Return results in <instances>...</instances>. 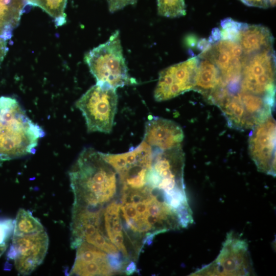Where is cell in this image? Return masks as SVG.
<instances>
[{
    "mask_svg": "<svg viewBox=\"0 0 276 276\" xmlns=\"http://www.w3.org/2000/svg\"><path fill=\"white\" fill-rule=\"evenodd\" d=\"M84 61L97 83L117 89L131 81L118 30L112 34L106 42L87 52Z\"/></svg>",
    "mask_w": 276,
    "mask_h": 276,
    "instance_id": "5b68a950",
    "label": "cell"
},
{
    "mask_svg": "<svg viewBox=\"0 0 276 276\" xmlns=\"http://www.w3.org/2000/svg\"><path fill=\"white\" fill-rule=\"evenodd\" d=\"M199 57L208 58L216 65L223 87L234 89L239 86L245 56L238 42L223 39L218 41Z\"/></svg>",
    "mask_w": 276,
    "mask_h": 276,
    "instance_id": "30bf717a",
    "label": "cell"
},
{
    "mask_svg": "<svg viewBox=\"0 0 276 276\" xmlns=\"http://www.w3.org/2000/svg\"><path fill=\"white\" fill-rule=\"evenodd\" d=\"M14 226V222L11 219H0V244H6Z\"/></svg>",
    "mask_w": 276,
    "mask_h": 276,
    "instance_id": "cb8c5ba5",
    "label": "cell"
},
{
    "mask_svg": "<svg viewBox=\"0 0 276 276\" xmlns=\"http://www.w3.org/2000/svg\"><path fill=\"white\" fill-rule=\"evenodd\" d=\"M221 38L220 31L218 28L215 29L212 31V34L210 36L209 41L210 42L215 43L219 41Z\"/></svg>",
    "mask_w": 276,
    "mask_h": 276,
    "instance_id": "4316f807",
    "label": "cell"
},
{
    "mask_svg": "<svg viewBox=\"0 0 276 276\" xmlns=\"http://www.w3.org/2000/svg\"><path fill=\"white\" fill-rule=\"evenodd\" d=\"M274 38L266 27L245 24L239 32L237 42L245 56L273 48Z\"/></svg>",
    "mask_w": 276,
    "mask_h": 276,
    "instance_id": "2e32d148",
    "label": "cell"
},
{
    "mask_svg": "<svg viewBox=\"0 0 276 276\" xmlns=\"http://www.w3.org/2000/svg\"><path fill=\"white\" fill-rule=\"evenodd\" d=\"M275 121L272 115L252 128L249 135V154L258 171L275 175Z\"/></svg>",
    "mask_w": 276,
    "mask_h": 276,
    "instance_id": "4fadbf2b",
    "label": "cell"
},
{
    "mask_svg": "<svg viewBox=\"0 0 276 276\" xmlns=\"http://www.w3.org/2000/svg\"><path fill=\"white\" fill-rule=\"evenodd\" d=\"M44 229L39 220L30 212L24 209L19 210L14 221V235L32 234Z\"/></svg>",
    "mask_w": 276,
    "mask_h": 276,
    "instance_id": "ffe728a7",
    "label": "cell"
},
{
    "mask_svg": "<svg viewBox=\"0 0 276 276\" xmlns=\"http://www.w3.org/2000/svg\"><path fill=\"white\" fill-rule=\"evenodd\" d=\"M199 57H193L173 64L159 74L154 93L157 101H164L193 89Z\"/></svg>",
    "mask_w": 276,
    "mask_h": 276,
    "instance_id": "7c38bea8",
    "label": "cell"
},
{
    "mask_svg": "<svg viewBox=\"0 0 276 276\" xmlns=\"http://www.w3.org/2000/svg\"><path fill=\"white\" fill-rule=\"evenodd\" d=\"M104 158L116 171L121 188L139 189L147 184L152 158V148L144 141L128 152L121 154L104 153Z\"/></svg>",
    "mask_w": 276,
    "mask_h": 276,
    "instance_id": "ba28073f",
    "label": "cell"
},
{
    "mask_svg": "<svg viewBox=\"0 0 276 276\" xmlns=\"http://www.w3.org/2000/svg\"><path fill=\"white\" fill-rule=\"evenodd\" d=\"M29 5L38 6L52 16L56 27L64 25L66 20L64 12L67 0H28Z\"/></svg>",
    "mask_w": 276,
    "mask_h": 276,
    "instance_id": "44dd1931",
    "label": "cell"
},
{
    "mask_svg": "<svg viewBox=\"0 0 276 276\" xmlns=\"http://www.w3.org/2000/svg\"><path fill=\"white\" fill-rule=\"evenodd\" d=\"M76 248V259L69 275H110L114 273L104 251L86 242Z\"/></svg>",
    "mask_w": 276,
    "mask_h": 276,
    "instance_id": "9a60e30c",
    "label": "cell"
},
{
    "mask_svg": "<svg viewBox=\"0 0 276 276\" xmlns=\"http://www.w3.org/2000/svg\"><path fill=\"white\" fill-rule=\"evenodd\" d=\"M69 177L74 196L73 208L92 211L104 209L116 195L119 183L114 169L101 152L91 147L81 151Z\"/></svg>",
    "mask_w": 276,
    "mask_h": 276,
    "instance_id": "7a4b0ae2",
    "label": "cell"
},
{
    "mask_svg": "<svg viewBox=\"0 0 276 276\" xmlns=\"http://www.w3.org/2000/svg\"><path fill=\"white\" fill-rule=\"evenodd\" d=\"M103 224L105 234L110 242L125 258H128L129 254L124 240L126 235L120 217L119 202L113 201L106 205L103 213Z\"/></svg>",
    "mask_w": 276,
    "mask_h": 276,
    "instance_id": "e0dca14e",
    "label": "cell"
},
{
    "mask_svg": "<svg viewBox=\"0 0 276 276\" xmlns=\"http://www.w3.org/2000/svg\"><path fill=\"white\" fill-rule=\"evenodd\" d=\"M275 61L273 48L245 56L238 91L275 101Z\"/></svg>",
    "mask_w": 276,
    "mask_h": 276,
    "instance_id": "52a82bcc",
    "label": "cell"
},
{
    "mask_svg": "<svg viewBox=\"0 0 276 276\" xmlns=\"http://www.w3.org/2000/svg\"><path fill=\"white\" fill-rule=\"evenodd\" d=\"M199 57L193 89L203 95L206 98L221 84L220 72L216 65L210 59Z\"/></svg>",
    "mask_w": 276,
    "mask_h": 276,
    "instance_id": "ac0fdd59",
    "label": "cell"
},
{
    "mask_svg": "<svg viewBox=\"0 0 276 276\" xmlns=\"http://www.w3.org/2000/svg\"><path fill=\"white\" fill-rule=\"evenodd\" d=\"M28 5V0H0V39L11 38Z\"/></svg>",
    "mask_w": 276,
    "mask_h": 276,
    "instance_id": "d6986e66",
    "label": "cell"
},
{
    "mask_svg": "<svg viewBox=\"0 0 276 276\" xmlns=\"http://www.w3.org/2000/svg\"><path fill=\"white\" fill-rule=\"evenodd\" d=\"M44 135L43 129L28 117L16 99L0 97V161L34 153Z\"/></svg>",
    "mask_w": 276,
    "mask_h": 276,
    "instance_id": "277c9868",
    "label": "cell"
},
{
    "mask_svg": "<svg viewBox=\"0 0 276 276\" xmlns=\"http://www.w3.org/2000/svg\"><path fill=\"white\" fill-rule=\"evenodd\" d=\"M248 6L267 8L275 6V0H240Z\"/></svg>",
    "mask_w": 276,
    "mask_h": 276,
    "instance_id": "484cf974",
    "label": "cell"
},
{
    "mask_svg": "<svg viewBox=\"0 0 276 276\" xmlns=\"http://www.w3.org/2000/svg\"><path fill=\"white\" fill-rule=\"evenodd\" d=\"M49 238L45 229L29 234L14 235L8 257L14 261L21 275H28L42 262L48 250Z\"/></svg>",
    "mask_w": 276,
    "mask_h": 276,
    "instance_id": "8fae6325",
    "label": "cell"
},
{
    "mask_svg": "<svg viewBox=\"0 0 276 276\" xmlns=\"http://www.w3.org/2000/svg\"><path fill=\"white\" fill-rule=\"evenodd\" d=\"M159 15L170 18L178 17L186 14L184 0H157Z\"/></svg>",
    "mask_w": 276,
    "mask_h": 276,
    "instance_id": "7402d4cb",
    "label": "cell"
},
{
    "mask_svg": "<svg viewBox=\"0 0 276 276\" xmlns=\"http://www.w3.org/2000/svg\"><path fill=\"white\" fill-rule=\"evenodd\" d=\"M120 215L123 229L139 254L155 236L182 228L179 216L158 190L146 185L139 189L121 188Z\"/></svg>",
    "mask_w": 276,
    "mask_h": 276,
    "instance_id": "6da1fadb",
    "label": "cell"
},
{
    "mask_svg": "<svg viewBox=\"0 0 276 276\" xmlns=\"http://www.w3.org/2000/svg\"><path fill=\"white\" fill-rule=\"evenodd\" d=\"M252 273L247 242L233 233H229L216 259L191 275H249Z\"/></svg>",
    "mask_w": 276,
    "mask_h": 276,
    "instance_id": "9c48e42d",
    "label": "cell"
},
{
    "mask_svg": "<svg viewBox=\"0 0 276 276\" xmlns=\"http://www.w3.org/2000/svg\"><path fill=\"white\" fill-rule=\"evenodd\" d=\"M116 89L106 84L96 83L76 102L82 112L89 132L110 133L117 111Z\"/></svg>",
    "mask_w": 276,
    "mask_h": 276,
    "instance_id": "8992f818",
    "label": "cell"
},
{
    "mask_svg": "<svg viewBox=\"0 0 276 276\" xmlns=\"http://www.w3.org/2000/svg\"><path fill=\"white\" fill-rule=\"evenodd\" d=\"M184 134L180 126L170 120L153 117L146 123L143 141L152 149L166 150L181 145Z\"/></svg>",
    "mask_w": 276,
    "mask_h": 276,
    "instance_id": "5bb4252c",
    "label": "cell"
},
{
    "mask_svg": "<svg viewBox=\"0 0 276 276\" xmlns=\"http://www.w3.org/2000/svg\"><path fill=\"white\" fill-rule=\"evenodd\" d=\"M152 149L147 185L163 193L168 204L177 213L182 226L187 227L193 219L185 191V154L181 146L166 150Z\"/></svg>",
    "mask_w": 276,
    "mask_h": 276,
    "instance_id": "3957f363",
    "label": "cell"
},
{
    "mask_svg": "<svg viewBox=\"0 0 276 276\" xmlns=\"http://www.w3.org/2000/svg\"><path fill=\"white\" fill-rule=\"evenodd\" d=\"M109 10L113 13L129 5H133L137 0H106Z\"/></svg>",
    "mask_w": 276,
    "mask_h": 276,
    "instance_id": "d4e9b609",
    "label": "cell"
},
{
    "mask_svg": "<svg viewBox=\"0 0 276 276\" xmlns=\"http://www.w3.org/2000/svg\"><path fill=\"white\" fill-rule=\"evenodd\" d=\"M136 270V265L134 262H131L126 266L125 272L127 275L133 274Z\"/></svg>",
    "mask_w": 276,
    "mask_h": 276,
    "instance_id": "83f0119b",
    "label": "cell"
},
{
    "mask_svg": "<svg viewBox=\"0 0 276 276\" xmlns=\"http://www.w3.org/2000/svg\"><path fill=\"white\" fill-rule=\"evenodd\" d=\"M246 24L236 21L231 18H225L221 22V38L223 40L237 41L239 32Z\"/></svg>",
    "mask_w": 276,
    "mask_h": 276,
    "instance_id": "603a6c76",
    "label": "cell"
}]
</instances>
